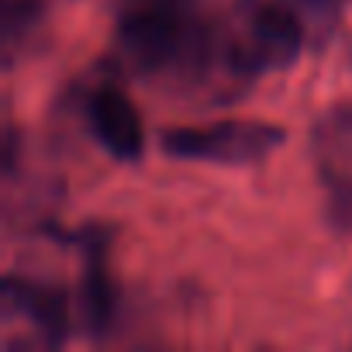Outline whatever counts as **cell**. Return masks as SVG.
I'll return each mask as SVG.
<instances>
[{"label": "cell", "instance_id": "cell-1", "mask_svg": "<svg viewBox=\"0 0 352 352\" xmlns=\"http://www.w3.org/2000/svg\"><path fill=\"white\" fill-rule=\"evenodd\" d=\"M114 45L138 76L184 90L249 83L235 0H118Z\"/></svg>", "mask_w": 352, "mask_h": 352}, {"label": "cell", "instance_id": "cell-2", "mask_svg": "<svg viewBox=\"0 0 352 352\" xmlns=\"http://www.w3.org/2000/svg\"><path fill=\"white\" fill-rule=\"evenodd\" d=\"M287 142V128L259 118H225L211 124H180L159 138V148L176 162L204 166H256Z\"/></svg>", "mask_w": 352, "mask_h": 352}, {"label": "cell", "instance_id": "cell-3", "mask_svg": "<svg viewBox=\"0 0 352 352\" xmlns=\"http://www.w3.org/2000/svg\"><path fill=\"white\" fill-rule=\"evenodd\" d=\"M245 73L256 80L263 73L290 69L307 42V18L290 0H235Z\"/></svg>", "mask_w": 352, "mask_h": 352}, {"label": "cell", "instance_id": "cell-4", "mask_svg": "<svg viewBox=\"0 0 352 352\" xmlns=\"http://www.w3.org/2000/svg\"><path fill=\"white\" fill-rule=\"evenodd\" d=\"M311 159L328 225L338 235H352V100L321 111L311 128Z\"/></svg>", "mask_w": 352, "mask_h": 352}, {"label": "cell", "instance_id": "cell-5", "mask_svg": "<svg viewBox=\"0 0 352 352\" xmlns=\"http://www.w3.org/2000/svg\"><path fill=\"white\" fill-rule=\"evenodd\" d=\"M83 118L90 138L114 162H138L145 152L142 114L118 83H97L83 97Z\"/></svg>", "mask_w": 352, "mask_h": 352}, {"label": "cell", "instance_id": "cell-6", "mask_svg": "<svg viewBox=\"0 0 352 352\" xmlns=\"http://www.w3.org/2000/svg\"><path fill=\"white\" fill-rule=\"evenodd\" d=\"M83 256L80 276V321L90 338H107L118 321V283L111 276V242L100 225H87L73 235Z\"/></svg>", "mask_w": 352, "mask_h": 352}, {"label": "cell", "instance_id": "cell-7", "mask_svg": "<svg viewBox=\"0 0 352 352\" xmlns=\"http://www.w3.org/2000/svg\"><path fill=\"white\" fill-rule=\"evenodd\" d=\"M4 300L11 311L25 314V321L38 331L42 345L56 349L66 342L69 335V304L66 294L45 280L35 276H21V273H8L4 276Z\"/></svg>", "mask_w": 352, "mask_h": 352}, {"label": "cell", "instance_id": "cell-8", "mask_svg": "<svg viewBox=\"0 0 352 352\" xmlns=\"http://www.w3.org/2000/svg\"><path fill=\"white\" fill-rule=\"evenodd\" d=\"M42 21V4L38 0H8V52L18 49V38L21 32L35 28Z\"/></svg>", "mask_w": 352, "mask_h": 352}, {"label": "cell", "instance_id": "cell-9", "mask_svg": "<svg viewBox=\"0 0 352 352\" xmlns=\"http://www.w3.org/2000/svg\"><path fill=\"white\" fill-rule=\"evenodd\" d=\"M18 128L14 124H8V131H4V173L8 176H14V166H18Z\"/></svg>", "mask_w": 352, "mask_h": 352}]
</instances>
